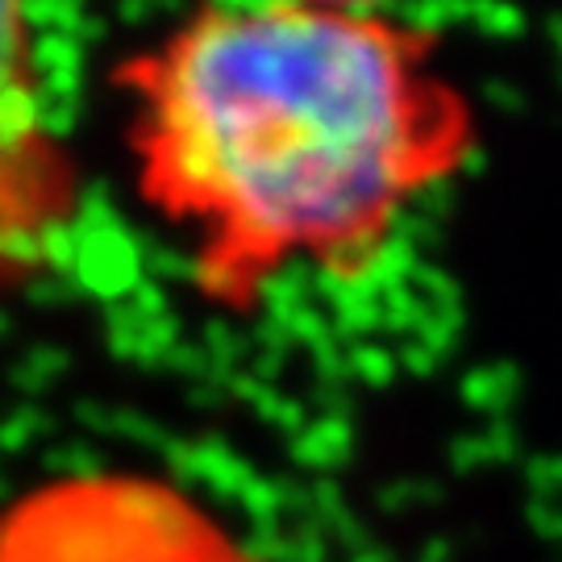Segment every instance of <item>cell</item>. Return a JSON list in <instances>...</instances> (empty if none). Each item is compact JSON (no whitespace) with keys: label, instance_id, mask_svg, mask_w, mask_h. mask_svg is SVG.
Wrapping results in <instances>:
<instances>
[{"label":"cell","instance_id":"obj_1","mask_svg":"<svg viewBox=\"0 0 562 562\" xmlns=\"http://www.w3.org/2000/svg\"><path fill=\"white\" fill-rule=\"evenodd\" d=\"M142 209L209 308L296 271L359 280L480 150L438 25L387 9L204 4L113 67Z\"/></svg>","mask_w":562,"mask_h":562},{"label":"cell","instance_id":"obj_2","mask_svg":"<svg viewBox=\"0 0 562 562\" xmlns=\"http://www.w3.org/2000/svg\"><path fill=\"white\" fill-rule=\"evenodd\" d=\"M83 213V171L63 138L30 9L0 0V292L42 280Z\"/></svg>","mask_w":562,"mask_h":562}]
</instances>
